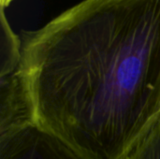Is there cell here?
Wrapping results in <instances>:
<instances>
[{
	"label": "cell",
	"mask_w": 160,
	"mask_h": 159,
	"mask_svg": "<svg viewBox=\"0 0 160 159\" xmlns=\"http://www.w3.org/2000/svg\"><path fill=\"white\" fill-rule=\"evenodd\" d=\"M35 124L82 159H126L160 120V0H82L22 31Z\"/></svg>",
	"instance_id": "1"
},
{
	"label": "cell",
	"mask_w": 160,
	"mask_h": 159,
	"mask_svg": "<svg viewBox=\"0 0 160 159\" xmlns=\"http://www.w3.org/2000/svg\"><path fill=\"white\" fill-rule=\"evenodd\" d=\"M12 1L13 0H0V6L4 7H8Z\"/></svg>",
	"instance_id": "5"
},
{
	"label": "cell",
	"mask_w": 160,
	"mask_h": 159,
	"mask_svg": "<svg viewBox=\"0 0 160 159\" xmlns=\"http://www.w3.org/2000/svg\"><path fill=\"white\" fill-rule=\"evenodd\" d=\"M0 77L15 72L22 59V40L17 36L5 13V7L0 6Z\"/></svg>",
	"instance_id": "3"
},
{
	"label": "cell",
	"mask_w": 160,
	"mask_h": 159,
	"mask_svg": "<svg viewBox=\"0 0 160 159\" xmlns=\"http://www.w3.org/2000/svg\"><path fill=\"white\" fill-rule=\"evenodd\" d=\"M126 159H160V120Z\"/></svg>",
	"instance_id": "4"
},
{
	"label": "cell",
	"mask_w": 160,
	"mask_h": 159,
	"mask_svg": "<svg viewBox=\"0 0 160 159\" xmlns=\"http://www.w3.org/2000/svg\"><path fill=\"white\" fill-rule=\"evenodd\" d=\"M32 125H36L33 110L18 68L9 75L0 77V136Z\"/></svg>",
	"instance_id": "2"
}]
</instances>
